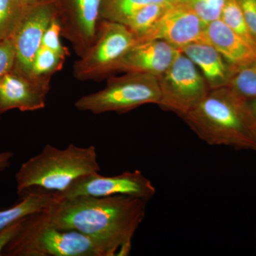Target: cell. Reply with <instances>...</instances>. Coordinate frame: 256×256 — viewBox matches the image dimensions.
<instances>
[{
	"label": "cell",
	"instance_id": "6da1fadb",
	"mask_svg": "<svg viewBox=\"0 0 256 256\" xmlns=\"http://www.w3.org/2000/svg\"><path fill=\"white\" fill-rule=\"evenodd\" d=\"M55 196L45 210L54 225L90 237L106 256L129 255L133 237L146 216L148 201L128 196Z\"/></svg>",
	"mask_w": 256,
	"mask_h": 256
},
{
	"label": "cell",
	"instance_id": "7a4b0ae2",
	"mask_svg": "<svg viewBox=\"0 0 256 256\" xmlns=\"http://www.w3.org/2000/svg\"><path fill=\"white\" fill-rule=\"evenodd\" d=\"M182 118L210 146L256 151V120L247 99L229 86L210 90Z\"/></svg>",
	"mask_w": 256,
	"mask_h": 256
},
{
	"label": "cell",
	"instance_id": "3957f363",
	"mask_svg": "<svg viewBox=\"0 0 256 256\" xmlns=\"http://www.w3.org/2000/svg\"><path fill=\"white\" fill-rule=\"evenodd\" d=\"M100 171L94 146L70 144L62 150L46 144L16 172V192L18 195L30 190L62 193L82 175Z\"/></svg>",
	"mask_w": 256,
	"mask_h": 256
},
{
	"label": "cell",
	"instance_id": "277c9868",
	"mask_svg": "<svg viewBox=\"0 0 256 256\" xmlns=\"http://www.w3.org/2000/svg\"><path fill=\"white\" fill-rule=\"evenodd\" d=\"M6 256H106L90 237L58 228L44 212L28 216L22 228L3 252Z\"/></svg>",
	"mask_w": 256,
	"mask_h": 256
},
{
	"label": "cell",
	"instance_id": "5b68a950",
	"mask_svg": "<svg viewBox=\"0 0 256 256\" xmlns=\"http://www.w3.org/2000/svg\"><path fill=\"white\" fill-rule=\"evenodd\" d=\"M161 92L158 77L130 72L120 77H109L104 89L82 96L76 108L98 114H124L146 104L159 105Z\"/></svg>",
	"mask_w": 256,
	"mask_h": 256
},
{
	"label": "cell",
	"instance_id": "8992f818",
	"mask_svg": "<svg viewBox=\"0 0 256 256\" xmlns=\"http://www.w3.org/2000/svg\"><path fill=\"white\" fill-rule=\"evenodd\" d=\"M138 42L122 24L101 20L95 41L74 63V76L80 82L98 80L116 72L124 54Z\"/></svg>",
	"mask_w": 256,
	"mask_h": 256
},
{
	"label": "cell",
	"instance_id": "52a82bcc",
	"mask_svg": "<svg viewBox=\"0 0 256 256\" xmlns=\"http://www.w3.org/2000/svg\"><path fill=\"white\" fill-rule=\"evenodd\" d=\"M158 80L161 92L158 106L180 118L198 105L210 90L196 66L181 50Z\"/></svg>",
	"mask_w": 256,
	"mask_h": 256
},
{
	"label": "cell",
	"instance_id": "ba28073f",
	"mask_svg": "<svg viewBox=\"0 0 256 256\" xmlns=\"http://www.w3.org/2000/svg\"><path fill=\"white\" fill-rule=\"evenodd\" d=\"M156 194V188L150 180L139 170H134L112 176H102L98 172L82 175L65 191L54 194L62 198L128 196L149 202Z\"/></svg>",
	"mask_w": 256,
	"mask_h": 256
},
{
	"label": "cell",
	"instance_id": "9c48e42d",
	"mask_svg": "<svg viewBox=\"0 0 256 256\" xmlns=\"http://www.w3.org/2000/svg\"><path fill=\"white\" fill-rule=\"evenodd\" d=\"M55 14V0H38L26 6L11 37L16 53L13 69L32 74L34 58Z\"/></svg>",
	"mask_w": 256,
	"mask_h": 256
},
{
	"label": "cell",
	"instance_id": "30bf717a",
	"mask_svg": "<svg viewBox=\"0 0 256 256\" xmlns=\"http://www.w3.org/2000/svg\"><path fill=\"white\" fill-rule=\"evenodd\" d=\"M60 36L66 38L79 57L95 41L101 21L102 0H55Z\"/></svg>",
	"mask_w": 256,
	"mask_h": 256
},
{
	"label": "cell",
	"instance_id": "8fae6325",
	"mask_svg": "<svg viewBox=\"0 0 256 256\" xmlns=\"http://www.w3.org/2000/svg\"><path fill=\"white\" fill-rule=\"evenodd\" d=\"M52 78L14 69L5 74L0 80V114L13 109L28 112L44 108Z\"/></svg>",
	"mask_w": 256,
	"mask_h": 256
},
{
	"label": "cell",
	"instance_id": "7c38bea8",
	"mask_svg": "<svg viewBox=\"0 0 256 256\" xmlns=\"http://www.w3.org/2000/svg\"><path fill=\"white\" fill-rule=\"evenodd\" d=\"M205 25L193 10L175 2L138 42L162 40L181 50L190 44L202 42Z\"/></svg>",
	"mask_w": 256,
	"mask_h": 256
},
{
	"label": "cell",
	"instance_id": "4fadbf2b",
	"mask_svg": "<svg viewBox=\"0 0 256 256\" xmlns=\"http://www.w3.org/2000/svg\"><path fill=\"white\" fill-rule=\"evenodd\" d=\"M180 52L162 40L138 42L122 57L116 72H136L159 77L169 68Z\"/></svg>",
	"mask_w": 256,
	"mask_h": 256
},
{
	"label": "cell",
	"instance_id": "5bb4252c",
	"mask_svg": "<svg viewBox=\"0 0 256 256\" xmlns=\"http://www.w3.org/2000/svg\"><path fill=\"white\" fill-rule=\"evenodd\" d=\"M202 43L214 47L236 68L256 60V46L237 34L220 18L205 25Z\"/></svg>",
	"mask_w": 256,
	"mask_h": 256
},
{
	"label": "cell",
	"instance_id": "9a60e30c",
	"mask_svg": "<svg viewBox=\"0 0 256 256\" xmlns=\"http://www.w3.org/2000/svg\"><path fill=\"white\" fill-rule=\"evenodd\" d=\"M180 50L196 66L210 90L228 86L234 74L238 69L208 44L192 43Z\"/></svg>",
	"mask_w": 256,
	"mask_h": 256
},
{
	"label": "cell",
	"instance_id": "2e32d148",
	"mask_svg": "<svg viewBox=\"0 0 256 256\" xmlns=\"http://www.w3.org/2000/svg\"><path fill=\"white\" fill-rule=\"evenodd\" d=\"M22 195L21 201L14 206L0 210V230L28 216L44 212L56 200L52 192L38 190H28Z\"/></svg>",
	"mask_w": 256,
	"mask_h": 256
},
{
	"label": "cell",
	"instance_id": "e0dca14e",
	"mask_svg": "<svg viewBox=\"0 0 256 256\" xmlns=\"http://www.w3.org/2000/svg\"><path fill=\"white\" fill-rule=\"evenodd\" d=\"M174 2L176 0H102L100 18L124 24L133 14L146 5Z\"/></svg>",
	"mask_w": 256,
	"mask_h": 256
},
{
	"label": "cell",
	"instance_id": "ac0fdd59",
	"mask_svg": "<svg viewBox=\"0 0 256 256\" xmlns=\"http://www.w3.org/2000/svg\"><path fill=\"white\" fill-rule=\"evenodd\" d=\"M172 3L156 2L146 5L133 14L124 25L134 34L139 42L158 23Z\"/></svg>",
	"mask_w": 256,
	"mask_h": 256
},
{
	"label": "cell",
	"instance_id": "d6986e66",
	"mask_svg": "<svg viewBox=\"0 0 256 256\" xmlns=\"http://www.w3.org/2000/svg\"><path fill=\"white\" fill-rule=\"evenodd\" d=\"M220 18L237 34L256 46V40L248 26L237 0H225Z\"/></svg>",
	"mask_w": 256,
	"mask_h": 256
},
{
	"label": "cell",
	"instance_id": "ffe728a7",
	"mask_svg": "<svg viewBox=\"0 0 256 256\" xmlns=\"http://www.w3.org/2000/svg\"><path fill=\"white\" fill-rule=\"evenodd\" d=\"M26 6L18 0H0V40L11 38Z\"/></svg>",
	"mask_w": 256,
	"mask_h": 256
},
{
	"label": "cell",
	"instance_id": "44dd1931",
	"mask_svg": "<svg viewBox=\"0 0 256 256\" xmlns=\"http://www.w3.org/2000/svg\"><path fill=\"white\" fill-rule=\"evenodd\" d=\"M66 57V56L41 46L34 58L32 74L53 76L63 68Z\"/></svg>",
	"mask_w": 256,
	"mask_h": 256
},
{
	"label": "cell",
	"instance_id": "7402d4cb",
	"mask_svg": "<svg viewBox=\"0 0 256 256\" xmlns=\"http://www.w3.org/2000/svg\"><path fill=\"white\" fill-rule=\"evenodd\" d=\"M228 86L246 99L256 98V60L237 69Z\"/></svg>",
	"mask_w": 256,
	"mask_h": 256
},
{
	"label": "cell",
	"instance_id": "603a6c76",
	"mask_svg": "<svg viewBox=\"0 0 256 256\" xmlns=\"http://www.w3.org/2000/svg\"><path fill=\"white\" fill-rule=\"evenodd\" d=\"M193 10L205 24L220 18L225 0H176Z\"/></svg>",
	"mask_w": 256,
	"mask_h": 256
},
{
	"label": "cell",
	"instance_id": "cb8c5ba5",
	"mask_svg": "<svg viewBox=\"0 0 256 256\" xmlns=\"http://www.w3.org/2000/svg\"><path fill=\"white\" fill-rule=\"evenodd\" d=\"M60 22L57 20L56 16L52 20L50 26L47 28L43 40H42V46L46 47L50 50L65 56L69 54V50L66 47L62 45L60 41Z\"/></svg>",
	"mask_w": 256,
	"mask_h": 256
},
{
	"label": "cell",
	"instance_id": "d4e9b609",
	"mask_svg": "<svg viewBox=\"0 0 256 256\" xmlns=\"http://www.w3.org/2000/svg\"><path fill=\"white\" fill-rule=\"evenodd\" d=\"M15 48L13 40H0V78L12 70L15 64Z\"/></svg>",
	"mask_w": 256,
	"mask_h": 256
},
{
	"label": "cell",
	"instance_id": "484cf974",
	"mask_svg": "<svg viewBox=\"0 0 256 256\" xmlns=\"http://www.w3.org/2000/svg\"><path fill=\"white\" fill-rule=\"evenodd\" d=\"M248 26L256 40V0H237Z\"/></svg>",
	"mask_w": 256,
	"mask_h": 256
},
{
	"label": "cell",
	"instance_id": "4316f807",
	"mask_svg": "<svg viewBox=\"0 0 256 256\" xmlns=\"http://www.w3.org/2000/svg\"><path fill=\"white\" fill-rule=\"evenodd\" d=\"M26 217L16 220L6 228L0 230V256H2L5 248L8 246V244L13 240L22 228L24 222Z\"/></svg>",
	"mask_w": 256,
	"mask_h": 256
},
{
	"label": "cell",
	"instance_id": "83f0119b",
	"mask_svg": "<svg viewBox=\"0 0 256 256\" xmlns=\"http://www.w3.org/2000/svg\"><path fill=\"white\" fill-rule=\"evenodd\" d=\"M13 158H14V154L12 152L6 151L0 152V172L4 171L9 168Z\"/></svg>",
	"mask_w": 256,
	"mask_h": 256
},
{
	"label": "cell",
	"instance_id": "f1b7e54d",
	"mask_svg": "<svg viewBox=\"0 0 256 256\" xmlns=\"http://www.w3.org/2000/svg\"><path fill=\"white\" fill-rule=\"evenodd\" d=\"M247 104L250 112H252L254 118L256 120V98H255L247 99Z\"/></svg>",
	"mask_w": 256,
	"mask_h": 256
},
{
	"label": "cell",
	"instance_id": "f546056e",
	"mask_svg": "<svg viewBox=\"0 0 256 256\" xmlns=\"http://www.w3.org/2000/svg\"><path fill=\"white\" fill-rule=\"evenodd\" d=\"M18 2L21 3L24 6H28V5L33 4L38 0H18Z\"/></svg>",
	"mask_w": 256,
	"mask_h": 256
},
{
	"label": "cell",
	"instance_id": "4dcf8cb0",
	"mask_svg": "<svg viewBox=\"0 0 256 256\" xmlns=\"http://www.w3.org/2000/svg\"></svg>",
	"mask_w": 256,
	"mask_h": 256
},
{
	"label": "cell",
	"instance_id": "1f68e13d",
	"mask_svg": "<svg viewBox=\"0 0 256 256\" xmlns=\"http://www.w3.org/2000/svg\"><path fill=\"white\" fill-rule=\"evenodd\" d=\"M1 78H0V80H1Z\"/></svg>",
	"mask_w": 256,
	"mask_h": 256
}]
</instances>
